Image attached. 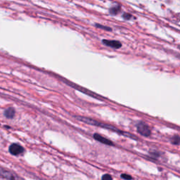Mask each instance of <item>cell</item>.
I'll use <instances>...</instances> for the list:
<instances>
[{
	"mask_svg": "<svg viewBox=\"0 0 180 180\" xmlns=\"http://www.w3.org/2000/svg\"><path fill=\"white\" fill-rule=\"evenodd\" d=\"M121 5H115V6H112L109 9V13H110L111 15L112 16H116V15L118 14V13L121 12Z\"/></svg>",
	"mask_w": 180,
	"mask_h": 180,
	"instance_id": "cell-6",
	"label": "cell"
},
{
	"mask_svg": "<svg viewBox=\"0 0 180 180\" xmlns=\"http://www.w3.org/2000/svg\"><path fill=\"white\" fill-rule=\"evenodd\" d=\"M179 141H180V139L178 135H175V136L172 137V138L171 139V143H172V144L179 145Z\"/></svg>",
	"mask_w": 180,
	"mask_h": 180,
	"instance_id": "cell-8",
	"label": "cell"
},
{
	"mask_svg": "<svg viewBox=\"0 0 180 180\" xmlns=\"http://www.w3.org/2000/svg\"><path fill=\"white\" fill-rule=\"evenodd\" d=\"M101 180H113V178H112V177H111V175L106 174V175H103Z\"/></svg>",
	"mask_w": 180,
	"mask_h": 180,
	"instance_id": "cell-10",
	"label": "cell"
},
{
	"mask_svg": "<svg viewBox=\"0 0 180 180\" xmlns=\"http://www.w3.org/2000/svg\"><path fill=\"white\" fill-rule=\"evenodd\" d=\"M150 153H151V156H156V157H158V156H159V155H158V153L157 151H156L155 153H154V151H151Z\"/></svg>",
	"mask_w": 180,
	"mask_h": 180,
	"instance_id": "cell-13",
	"label": "cell"
},
{
	"mask_svg": "<svg viewBox=\"0 0 180 180\" xmlns=\"http://www.w3.org/2000/svg\"><path fill=\"white\" fill-rule=\"evenodd\" d=\"M121 177L123 179H126V180H131V179H132V176H130V175H127V174H122L121 175Z\"/></svg>",
	"mask_w": 180,
	"mask_h": 180,
	"instance_id": "cell-11",
	"label": "cell"
},
{
	"mask_svg": "<svg viewBox=\"0 0 180 180\" xmlns=\"http://www.w3.org/2000/svg\"><path fill=\"white\" fill-rule=\"evenodd\" d=\"M103 44L106 45L107 47H111L113 49H120L122 47V44L121 42L117 41V40H103Z\"/></svg>",
	"mask_w": 180,
	"mask_h": 180,
	"instance_id": "cell-4",
	"label": "cell"
},
{
	"mask_svg": "<svg viewBox=\"0 0 180 180\" xmlns=\"http://www.w3.org/2000/svg\"><path fill=\"white\" fill-rule=\"evenodd\" d=\"M4 114H5L6 117H7V118H13V117H14V115H15L14 108H7L5 111V112H4Z\"/></svg>",
	"mask_w": 180,
	"mask_h": 180,
	"instance_id": "cell-7",
	"label": "cell"
},
{
	"mask_svg": "<svg viewBox=\"0 0 180 180\" xmlns=\"http://www.w3.org/2000/svg\"><path fill=\"white\" fill-rule=\"evenodd\" d=\"M137 130L138 133L143 137H149L151 134V129L146 124L143 123V122H140V123H138V125L137 126Z\"/></svg>",
	"mask_w": 180,
	"mask_h": 180,
	"instance_id": "cell-2",
	"label": "cell"
},
{
	"mask_svg": "<svg viewBox=\"0 0 180 180\" xmlns=\"http://www.w3.org/2000/svg\"><path fill=\"white\" fill-rule=\"evenodd\" d=\"M95 26L97 27L98 28L105 30V31H112V29H111V27H107V26H104V25H100V24H95Z\"/></svg>",
	"mask_w": 180,
	"mask_h": 180,
	"instance_id": "cell-9",
	"label": "cell"
},
{
	"mask_svg": "<svg viewBox=\"0 0 180 180\" xmlns=\"http://www.w3.org/2000/svg\"><path fill=\"white\" fill-rule=\"evenodd\" d=\"M94 139H96V141H99V142L104 143V144H106V145H108V146H113V143L111 141V140H109V139L105 138L101 135L98 134H94Z\"/></svg>",
	"mask_w": 180,
	"mask_h": 180,
	"instance_id": "cell-5",
	"label": "cell"
},
{
	"mask_svg": "<svg viewBox=\"0 0 180 180\" xmlns=\"http://www.w3.org/2000/svg\"><path fill=\"white\" fill-rule=\"evenodd\" d=\"M9 151L12 155L18 156L24 151V149L21 146L17 144V143H13V144L10 146Z\"/></svg>",
	"mask_w": 180,
	"mask_h": 180,
	"instance_id": "cell-3",
	"label": "cell"
},
{
	"mask_svg": "<svg viewBox=\"0 0 180 180\" xmlns=\"http://www.w3.org/2000/svg\"><path fill=\"white\" fill-rule=\"evenodd\" d=\"M76 119L79 120L80 121H82V122H84L85 123H87V124H89V125H96V126H99V127H104V128H106V129H108V130H113V131L115 132H117V133H119L120 134H122V135H126V136H128V137H132V139H137V137H134V135L132 134H129L127 133H125V132H122L121 130L116 129V128L113 127V126H111V125H106V124H104V123H99V122L96 121H94V120H92L91 118H88V117H82V116H75Z\"/></svg>",
	"mask_w": 180,
	"mask_h": 180,
	"instance_id": "cell-1",
	"label": "cell"
},
{
	"mask_svg": "<svg viewBox=\"0 0 180 180\" xmlns=\"http://www.w3.org/2000/svg\"><path fill=\"white\" fill-rule=\"evenodd\" d=\"M123 17L124 19H125V20H130V19L132 17V16L131 14H128V13H124V14L123 15Z\"/></svg>",
	"mask_w": 180,
	"mask_h": 180,
	"instance_id": "cell-12",
	"label": "cell"
}]
</instances>
